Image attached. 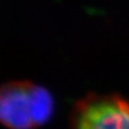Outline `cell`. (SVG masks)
I'll return each instance as SVG.
<instances>
[{"instance_id":"6da1fadb","label":"cell","mask_w":129,"mask_h":129,"mask_svg":"<svg viewBox=\"0 0 129 129\" xmlns=\"http://www.w3.org/2000/svg\"><path fill=\"white\" fill-rule=\"evenodd\" d=\"M54 101L44 87L13 81L0 87V123L9 129H35L51 118Z\"/></svg>"},{"instance_id":"7a4b0ae2","label":"cell","mask_w":129,"mask_h":129,"mask_svg":"<svg viewBox=\"0 0 129 129\" xmlns=\"http://www.w3.org/2000/svg\"><path fill=\"white\" fill-rule=\"evenodd\" d=\"M70 129H129V101L117 95H87L72 110Z\"/></svg>"}]
</instances>
